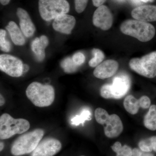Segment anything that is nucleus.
<instances>
[{"instance_id": "1", "label": "nucleus", "mask_w": 156, "mask_h": 156, "mask_svg": "<svg viewBox=\"0 0 156 156\" xmlns=\"http://www.w3.org/2000/svg\"><path fill=\"white\" fill-rule=\"evenodd\" d=\"M120 30L123 34L142 42L151 41L156 33L155 28L151 23L135 19L125 20L121 24Z\"/></svg>"}, {"instance_id": "2", "label": "nucleus", "mask_w": 156, "mask_h": 156, "mask_svg": "<svg viewBox=\"0 0 156 156\" xmlns=\"http://www.w3.org/2000/svg\"><path fill=\"white\" fill-rule=\"evenodd\" d=\"M29 99L39 107L50 106L55 99V90L52 86L43 85L38 82L30 84L26 91Z\"/></svg>"}, {"instance_id": "3", "label": "nucleus", "mask_w": 156, "mask_h": 156, "mask_svg": "<svg viewBox=\"0 0 156 156\" xmlns=\"http://www.w3.org/2000/svg\"><path fill=\"white\" fill-rule=\"evenodd\" d=\"M44 132L36 129L18 137L12 144L11 152L14 156L28 154L33 151L43 138Z\"/></svg>"}, {"instance_id": "4", "label": "nucleus", "mask_w": 156, "mask_h": 156, "mask_svg": "<svg viewBox=\"0 0 156 156\" xmlns=\"http://www.w3.org/2000/svg\"><path fill=\"white\" fill-rule=\"evenodd\" d=\"M30 124L23 119H15L8 114L5 113L0 117V138L9 139L16 134H21L28 131Z\"/></svg>"}, {"instance_id": "5", "label": "nucleus", "mask_w": 156, "mask_h": 156, "mask_svg": "<svg viewBox=\"0 0 156 156\" xmlns=\"http://www.w3.org/2000/svg\"><path fill=\"white\" fill-rule=\"evenodd\" d=\"M131 87V80L128 76H116L112 84H105L100 89L101 97L106 99H119L128 93Z\"/></svg>"}, {"instance_id": "6", "label": "nucleus", "mask_w": 156, "mask_h": 156, "mask_svg": "<svg viewBox=\"0 0 156 156\" xmlns=\"http://www.w3.org/2000/svg\"><path fill=\"white\" fill-rule=\"evenodd\" d=\"M69 3L66 0H39V10L42 19L50 21L69 11Z\"/></svg>"}, {"instance_id": "7", "label": "nucleus", "mask_w": 156, "mask_h": 156, "mask_svg": "<svg viewBox=\"0 0 156 156\" xmlns=\"http://www.w3.org/2000/svg\"><path fill=\"white\" fill-rule=\"evenodd\" d=\"M129 67L140 75L148 78L156 76V51L141 58H134L129 62Z\"/></svg>"}, {"instance_id": "8", "label": "nucleus", "mask_w": 156, "mask_h": 156, "mask_svg": "<svg viewBox=\"0 0 156 156\" xmlns=\"http://www.w3.org/2000/svg\"><path fill=\"white\" fill-rule=\"evenodd\" d=\"M23 66L22 61L15 56L8 54L0 56V69L10 76L19 77L22 76Z\"/></svg>"}, {"instance_id": "9", "label": "nucleus", "mask_w": 156, "mask_h": 156, "mask_svg": "<svg viewBox=\"0 0 156 156\" xmlns=\"http://www.w3.org/2000/svg\"><path fill=\"white\" fill-rule=\"evenodd\" d=\"M62 144L58 140L46 138L39 143L31 156H53L61 150Z\"/></svg>"}, {"instance_id": "10", "label": "nucleus", "mask_w": 156, "mask_h": 156, "mask_svg": "<svg viewBox=\"0 0 156 156\" xmlns=\"http://www.w3.org/2000/svg\"><path fill=\"white\" fill-rule=\"evenodd\" d=\"M92 21L96 27L102 30H108L112 27L113 22L112 14L107 6L102 5L94 12Z\"/></svg>"}, {"instance_id": "11", "label": "nucleus", "mask_w": 156, "mask_h": 156, "mask_svg": "<svg viewBox=\"0 0 156 156\" xmlns=\"http://www.w3.org/2000/svg\"><path fill=\"white\" fill-rule=\"evenodd\" d=\"M119 67V63L116 61L108 59L98 66L93 72V74L98 79H107L114 75Z\"/></svg>"}, {"instance_id": "12", "label": "nucleus", "mask_w": 156, "mask_h": 156, "mask_svg": "<svg viewBox=\"0 0 156 156\" xmlns=\"http://www.w3.org/2000/svg\"><path fill=\"white\" fill-rule=\"evenodd\" d=\"M75 18L67 14L59 15L54 19L53 27L55 30L61 33L69 34L76 25Z\"/></svg>"}, {"instance_id": "13", "label": "nucleus", "mask_w": 156, "mask_h": 156, "mask_svg": "<svg viewBox=\"0 0 156 156\" xmlns=\"http://www.w3.org/2000/svg\"><path fill=\"white\" fill-rule=\"evenodd\" d=\"M134 19L144 22L156 21V5H147L136 7L131 11Z\"/></svg>"}, {"instance_id": "14", "label": "nucleus", "mask_w": 156, "mask_h": 156, "mask_svg": "<svg viewBox=\"0 0 156 156\" xmlns=\"http://www.w3.org/2000/svg\"><path fill=\"white\" fill-rule=\"evenodd\" d=\"M17 14L20 20V29L23 35L28 38L33 36L36 31L35 26L27 11L21 8H18Z\"/></svg>"}, {"instance_id": "15", "label": "nucleus", "mask_w": 156, "mask_h": 156, "mask_svg": "<svg viewBox=\"0 0 156 156\" xmlns=\"http://www.w3.org/2000/svg\"><path fill=\"white\" fill-rule=\"evenodd\" d=\"M123 130V125L120 117L116 114L110 115L104 129L105 136L108 138H115L120 135Z\"/></svg>"}, {"instance_id": "16", "label": "nucleus", "mask_w": 156, "mask_h": 156, "mask_svg": "<svg viewBox=\"0 0 156 156\" xmlns=\"http://www.w3.org/2000/svg\"><path fill=\"white\" fill-rule=\"evenodd\" d=\"M49 44L48 38L45 35L36 38L31 44V49L37 61L41 62L45 57V50Z\"/></svg>"}, {"instance_id": "17", "label": "nucleus", "mask_w": 156, "mask_h": 156, "mask_svg": "<svg viewBox=\"0 0 156 156\" xmlns=\"http://www.w3.org/2000/svg\"><path fill=\"white\" fill-rule=\"evenodd\" d=\"M6 28L9 32L14 44L17 46H23L25 44V39L24 35L15 22L10 21L6 26Z\"/></svg>"}, {"instance_id": "18", "label": "nucleus", "mask_w": 156, "mask_h": 156, "mask_svg": "<svg viewBox=\"0 0 156 156\" xmlns=\"http://www.w3.org/2000/svg\"><path fill=\"white\" fill-rule=\"evenodd\" d=\"M144 124L146 128L151 131L156 130V105H153L149 108L144 116Z\"/></svg>"}, {"instance_id": "19", "label": "nucleus", "mask_w": 156, "mask_h": 156, "mask_svg": "<svg viewBox=\"0 0 156 156\" xmlns=\"http://www.w3.org/2000/svg\"><path fill=\"white\" fill-rule=\"evenodd\" d=\"M92 119V113L88 108L82 109L80 114L76 115L71 119V124L73 126H78L80 124L83 125L87 121Z\"/></svg>"}, {"instance_id": "20", "label": "nucleus", "mask_w": 156, "mask_h": 156, "mask_svg": "<svg viewBox=\"0 0 156 156\" xmlns=\"http://www.w3.org/2000/svg\"><path fill=\"white\" fill-rule=\"evenodd\" d=\"M124 106L126 110L131 115L137 113L140 108L138 100L131 95H128L125 98Z\"/></svg>"}, {"instance_id": "21", "label": "nucleus", "mask_w": 156, "mask_h": 156, "mask_svg": "<svg viewBox=\"0 0 156 156\" xmlns=\"http://www.w3.org/2000/svg\"><path fill=\"white\" fill-rule=\"evenodd\" d=\"M92 53L94 57L89 61V66L92 67H97L103 61L105 56L103 51L96 48H94L92 50Z\"/></svg>"}, {"instance_id": "22", "label": "nucleus", "mask_w": 156, "mask_h": 156, "mask_svg": "<svg viewBox=\"0 0 156 156\" xmlns=\"http://www.w3.org/2000/svg\"><path fill=\"white\" fill-rule=\"evenodd\" d=\"M61 66L65 72L67 73L76 72L79 68L74 62L72 58L70 57L64 58L61 62Z\"/></svg>"}, {"instance_id": "23", "label": "nucleus", "mask_w": 156, "mask_h": 156, "mask_svg": "<svg viewBox=\"0 0 156 156\" xmlns=\"http://www.w3.org/2000/svg\"><path fill=\"white\" fill-rule=\"evenodd\" d=\"M95 120L101 125L106 124L110 117V115L105 110L98 108L95 110Z\"/></svg>"}, {"instance_id": "24", "label": "nucleus", "mask_w": 156, "mask_h": 156, "mask_svg": "<svg viewBox=\"0 0 156 156\" xmlns=\"http://www.w3.org/2000/svg\"><path fill=\"white\" fill-rule=\"evenodd\" d=\"M6 32L5 30H0V47L1 50L5 52H9L11 51V43L6 39Z\"/></svg>"}, {"instance_id": "25", "label": "nucleus", "mask_w": 156, "mask_h": 156, "mask_svg": "<svg viewBox=\"0 0 156 156\" xmlns=\"http://www.w3.org/2000/svg\"><path fill=\"white\" fill-rule=\"evenodd\" d=\"M138 146L143 151L151 152L153 151L150 137L140 140L138 143Z\"/></svg>"}, {"instance_id": "26", "label": "nucleus", "mask_w": 156, "mask_h": 156, "mask_svg": "<svg viewBox=\"0 0 156 156\" xmlns=\"http://www.w3.org/2000/svg\"><path fill=\"white\" fill-rule=\"evenodd\" d=\"M116 156H132L133 150L127 145L122 146L119 148L115 151Z\"/></svg>"}, {"instance_id": "27", "label": "nucleus", "mask_w": 156, "mask_h": 156, "mask_svg": "<svg viewBox=\"0 0 156 156\" xmlns=\"http://www.w3.org/2000/svg\"><path fill=\"white\" fill-rule=\"evenodd\" d=\"M72 58L76 65L80 67L83 64L86 60V57L83 53L81 52H77L73 55Z\"/></svg>"}, {"instance_id": "28", "label": "nucleus", "mask_w": 156, "mask_h": 156, "mask_svg": "<svg viewBox=\"0 0 156 156\" xmlns=\"http://www.w3.org/2000/svg\"><path fill=\"white\" fill-rule=\"evenodd\" d=\"M89 0H75L76 11L78 13H81L86 9Z\"/></svg>"}, {"instance_id": "29", "label": "nucleus", "mask_w": 156, "mask_h": 156, "mask_svg": "<svg viewBox=\"0 0 156 156\" xmlns=\"http://www.w3.org/2000/svg\"><path fill=\"white\" fill-rule=\"evenodd\" d=\"M140 107L143 109H147L150 107L151 101L149 98L147 96H143L138 99Z\"/></svg>"}, {"instance_id": "30", "label": "nucleus", "mask_w": 156, "mask_h": 156, "mask_svg": "<svg viewBox=\"0 0 156 156\" xmlns=\"http://www.w3.org/2000/svg\"><path fill=\"white\" fill-rule=\"evenodd\" d=\"M132 156H154V155L151 152H146L143 151L140 149L135 148L133 149Z\"/></svg>"}, {"instance_id": "31", "label": "nucleus", "mask_w": 156, "mask_h": 156, "mask_svg": "<svg viewBox=\"0 0 156 156\" xmlns=\"http://www.w3.org/2000/svg\"><path fill=\"white\" fill-rule=\"evenodd\" d=\"M92 1L94 6L98 8L99 6L102 5L104 3L106 2V0H92Z\"/></svg>"}, {"instance_id": "32", "label": "nucleus", "mask_w": 156, "mask_h": 156, "mask_svg": "<svg viewBox=\"0 0 156 156\" xmlns=\"http://www.w3.org/2000/svg\"><path fill=\"white\" fill-rule=\"evenodd\" d=\"M150 139L153 151L156 152V136H151Z\"/></svg>"}, {"instance_id": "33", "label": "nucleus", "mask_w": 156, "mask_h": 156, "mask_svg": "<svg viewBox=\"0 0 156 156\" xmlns=\"http://www.w3.org/2000/svg\"><path fill=\"white\" fill-rule=\"evenodd\" d=\"M0 97H1V98H1V100H0V105H1V106H2L5 104V98H4V97L2 95V94H1V95H0Z\"/></svg>"}, {"instance_id": "34", "label": "nucleus", "mask_w": 156, "mask_h": 156, "mask_svg": "<svg viewBox=\"0 0 156 156\" xmlns=\"http://www.w3.org/2000/svg\"><path fill=\"white\" fill-rule=\"evenodd\" d=\"M29 69V67L27 65L23 64V73L27 72Z\"/></svg>"}, {"instance_id": "35", "label": "nucleus", "mask_w": 156, "mask_h": 156, "mask_svg": "<svg viewBox=\"0 0 156 156\" xmlns=\"http://www.w3.org/2000/svg\"><path fill=\"white\" fill-rule=\"evenodd\" d=\"M10 0H0L1 4L3 5H8L10 2Z\"/></svg>"}, {"instance_id": "36", "label": "nucleus", "mask_w": 156, "mask_h": 156, "mask_svg": "<svg viewBox=\"0 0 156 156\" xmlns=\"http://www.w3.org/2000/svg\"><path fill=\"white\" fill-rule=\"evenodd\" d=\"M0 147H1L0 148V151H2L4 148V144L3 142H1V144H0Z\"/></svg>"}, {"instance_id": "37", "label": "nucleus", "mask_w": 156, "mask_h": 156, "mask_svg": "<svg viewBox=\"0 0 156 156\" xmlns=\"http://www.w3.org/2000/svg\"><path fill=\"white\" fill-rule=\"evenodd\" d=\"M142 2H143L147 3L148 2H154V0H140Z\"/></svg>"}, {"instance_id": "38", "label": "nucleus", "mask_w": 156, "mask_h": 156, "mask_svg": "<svg viewBox=\"0 0 156 156\" xmlns=\"http://www.w3.org/2000/svg\"></svg>"}]
</instances>
